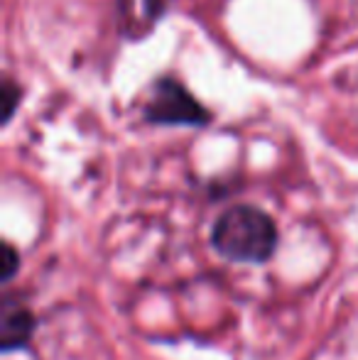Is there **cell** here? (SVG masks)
I'll return each mask as SVG.
<instances>
[{
    "label": "cell",
    "mask_w": 358,
    "mask_h": 360,
    "mask_svg": "<svg viewBox=\"0 0 358 360\" xmlns=\"http://www.w3.org/2000/svg\"><path fill=\"white\" fill-rule=\"evenodd\" d=\"M275 221L258 206H231L216 218L211 228V245L221 257L231 262L260 265L277 250Z\"/></svg>",
    "instance_id": "obj_1"
},
{
    "label": "cell",
    "mask_w": 358,
    "mask_h": 360,
    "mask_svg": "<svg viewBox=\"0 0 358 360\" xmlns=\"http://www.w3.org/2000/svg\"><path fill=\"white\" fill-rule=\"evenodd\" d=\"M145 118L158 125H206L211 113L174 79H160L145 105Z\"/></svg>",
    "instance_id": "obj_2"
},
{
    "label": "cell",
    "mask_w": 358,
    "mask_h": 360,
    "mask_svg": "<svg viewBox=\"0 0 358 360\" xmlns=\"http://www.w3.org/2000/svg\"><path fill=\"white\" fill-rule=\"evenodd\" d=\"M37 319L32 309L15 297H3L0 302V348L5 353L23 351L32 341Z\"/></svg>",
    "instance_id": "obj_3"
},
{
    "label": "cell",
    "mask_w": 358,
    "mask_h": 360,
    "mask_svg": "<svg viewBox=\"0 0 358 360\" xmlns=\"http://www.w3.org/2000/svg\"><path fill=\"white\" fill-rule=\"evenodd\" d=\"M18 101H20V86L15 84V81L8 76V79L3 81V103H5V108H3V123H10V118H13L15 108H18Z\"/></svg>",
    "instance_id": "obj_4"
},
{
    "label": "cell",
    "mask_w": 358,
    "mask_h": 360,
    "mask_svg": "<svg viewBox=\"0 0 358 360\" xmlns=\"http://www.w3.org/2000/svg\"><path fill=\"white\" fill-rule=\"evenodd\" d=\"M20 270V255L10 243H5V250H3V285H8Z\"/></svg>",
    "instance_id": "obj_5"
}]
</instances>
